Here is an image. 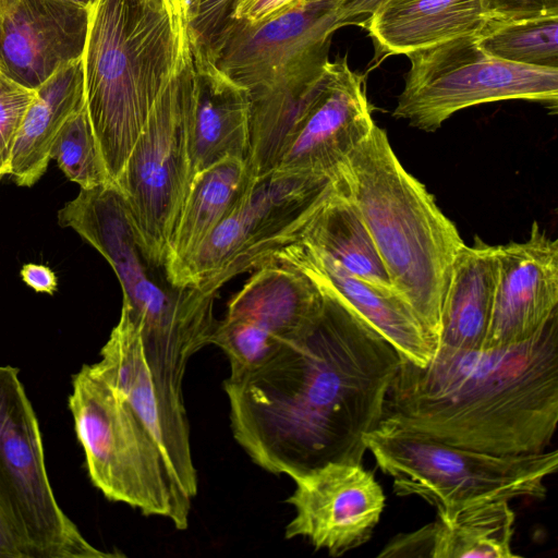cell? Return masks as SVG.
Masks as SVG:
<instances>
[{
    "mask_svg": "<svg viewBox=\"0 0 558 558\" xmlns=\"http://www.w3.org/2000/svg\"><path fill=\"white\" fill-rule=\"evenodd\" d=\"M190 47L185 129L195 177L229 157L247 161L251 101L247 89L218 68L205 48Z\"/></svg>",
    "mask_w": 558,
    "mask_h": 558,
    "instance_id": "obj_20",
    "label": "cell"
},
{
    "mask_svg": "<svg viewBox=\"0 0 558 558\" xmlns=\"http://www.w3.org/2000/svg\"><path fill=\"white\" fill-rule=\"evenodd\" d=\"M475 37L478 46L494 58L558 70V15L489 19Z\"/></svg>",
    "mask_w": 558,
    "mask_h": 558,
    "instance_id": "obj_27",
    "label": "cell"
},
{
    "mask_svg": "<svg viewBox=\"0 0 558 558\" xmlns=\"http://www.w3.org/2000/svg\"><path fill=\"white\" fill-rule=\"evenodd\" d=\"M515 513L508 500H494L436 519L392 537L377 557L514 558Z\"/></svg>",
    "mask_w": 558,
    "mask_h": 558,
    "instance_id": "obj_21",
    "label": "cell"
},
{
    "mask_svg": "<svg viewBox=\"0 0 558 558\" xmlns=\"http://www.w3.org/2000/svg\"><path fill=\"white\" fill-rule=\"evenodd\" d=\"M488 19L558 15V0H482Z\"/></svg>",
    "mask_w": 558,
    "mask_h": 558,
    "instance_id": "obj_31",
    "label": "cell"
},
{
    "mask_svg": "<svg viewBox=\"0 0 558 558\" xmlns=\"http://www.w3.org/2000/svg\"><path fill=\"white\" fill-rule=\"evenodd\" d=\"M84 106L82 59L63 66L35 89L12 153L10 174L17 185L31 187L44 175L56 134Z\"/></svg>",
    "mask_w": 558,
    "mask_h": 558,
    "instance_id": "obj_24",
    "label": "cell"
},
{
    "mask_svg": "<svg viewBox=\"0 0 558 558\" xmlns=\"http://www.w3.org/2000/svg\"><path fill=\"white\" fill-rule=\"evenodd\" d=\"M405 75L392 116L434 132L459 110L485 102L525 99L558 105V70L510 63L486 53L475 35L407 54Z\"/></svg>",
    "mask_w": 558,
    "mask_h": 558,
    "instance_id": "obj_10",
    "label": "cell"
},
{
    "mask_svg": "<svg viewBox=\"0 0 558 558\" xmlns=\"http://www.w3.org/2000/svg\"><path fill=\"white\" fill-rule=\"evenodd\" d=\"M488 20L482 0H388L363 24L380 52L407 56L476 35Z\"/></svg>",
    "mask_w": 558,
    "mask_h": 558,
    "instance_id": "obj_22",
    "label": "cell"
},
{
    "mask_svg": "<svg viewBox=\"0 0 558 558\" xmlns=\"http://www.w3.org/2000/svg\"><path fill=\"white\" fill-rule=\"evenodd\" d=\"M323 306L324 293L307 275L288 263L270 259L253 270L229 300L211 344L227 355L229 376L239 375L306 329Z\"/></svg>",
    "mask_w": 558,
    "mask_h": 558,
    "instance_id": "obj_14",
    "label": "cell"
},
{
    "mask_svg": "<svg viewBox=\"0 0 558 558\" xmlns=\"http://www.w3.org/2000/svg\"><path fill=\"white\" fill-rule=\"evenodd\" d=\"M270 259L302 270L322 291L389 342L401 359L425 366L435 356L437 342L396 291L351 275L331 257L301 240L277 251Z\"/></svg>",
    "mask_w": 558,
    "mask_h": 558,
    "instance_id": "obj_19",
    "label": "cell"
},
{
    "mask_svg": "<svg viewBox=\"0 0 558 558\" xmlns=\"http://www.w3.org/2000/svg\"><path fill=\"white\" fill-rule=\"evenodd\" d=\"M85 107L112 183L190 49L166 0H88Z\"/></svg>",
    "mask_w": 558,
    "mask_h": 558,
    "instance_id": "obj_3",
    "label": "cell"
},
{
    "mask_svg": "<svg viewBox=\"0 0 558 558\" xmlns=\"http://www.w3.org/2000/svg\"><path fill=\"white\" fill-rule=\"evenodd\" d=\"M496 278V246L477 236L472 245L464 244L456 257L444 299L437 350L483 348Z\"/></svg>",
    "mask_w": 558,
    "mask_h": 558,
    "instance_id": "obj_23",
    "label": "cell"
},
{
    "mask_svg": "<svg viewBox=\"0 0 558 558\" xmlns=\"http://www.w3.org/2000/svg\"><path fill=\"white\" fill-rule=\"evenodd\" d=\"M558 422V315L499 349L401 359L378 427L493 454L545 451Z\"/></svg>",
    "mask_w": 558,
    "mask_h": 558,
    "instance_id": "obj_2",
    "label": "cell"
},
{
    "mask_svg": "<svg viewBox=\"0 0 558 558\" xmlns=\"http://www.w3.org/2000/svg\"><path fill=\"white\" fill-rule=\"evenodd\" d=\"M177 19L187 28L201 0H166Z\"/></svg>",
    "mask_w": 558,
    "mask_h": 558,
    "instance_id": "obj_36",
    "label": "cell"
},
{
    "mask_svg": "<svg viewBox=\"0 0 558 558\" xmlns=\"http://www.w3.org/2000/svg\"><path fill=\"white\" fill-rule=\"evenodd\" d=\"M87 27L81 0H0V72L36 89L82 59Z\"/></svg>",
    "mask_w": 558,
    "mask_h": 558,
    "instance_id": "obj_18",
    "label": "cell"
},
{
    "mask_svg": "<svg viewBox=\"0 0 558 558\" xmlns=\"http://www.w3.org/2000/svg\"><path fill=\"white\" fill-rule=\"evenodd\" d=\"M235 0H201L187 26L190 43L208 48L227 21Z\"/></svg>",
    "mask_w": 558,
    "mask_h": 558,
    "instance_id": "obj_30",
    "label": "cell"
},
{
    "mask_svg": "<svg viewBox=\"0 0 558 558\" xmlns=\"http://www.w3.org/2000/svg\"><path fill=\"white\" fill-rule=\"evenodd\" d=\"M49 156L65 177L83 190L112 183L85 106L64 121L53 138Z\"/></svg>",
    "mask_w": 558,
    "mask_h": 558,
    "instance_id": "obj_28",
    "label": "cell"
},
{
    "mask_svg": "<svg viewBox=\"0 0 558 558\" xmlns=\"http://www.w3.org/2000/svg\"><path fill=\"white\" fill-rule=\"evenodd\" d=\"M375 124L363 77L350 69L345 57L328 61L274 171L337 178Z\"/></svg>",
    "mask_w": 558,
    "mask_h": 558,
    "instance_id": "obj_15",
    "label": "cell"
},
{
    "mask_svg": "<svg viewBox=\"0 0 558 558\" xmlns=\"http://www.w3.org/2000/svg\"><path fill=\"white\" fill-rule=\"evenodd\" d=\"M58 222L74 230L114 270L122 307L138 325L146 357L184 376L191 356L211 344L217 293L174 286L166 268L148 258L113 183L81 189L58 211Z\"/></svg>",
    "mask_w": 558,
    "mask_h": 558,
    "instance_id": "obj_6",
    "label": "cell"
},
{
    "mask_svg": "<svg viewBox=\"0 0 558 558\" xmlns=\"http://www.w3.org/2000/svg\"><path fill=\"white\" fill-rule=\"evenodd\" d=\"M323 293L315 322L223 383L234 439L263 470L293 481L327 463L363 462L401 363L389 342Z\"/></svg>",
    "mask_w": 558,
    "mask_h": 558,
    "instance_id": "obj_1",
    "label": "cell"
},
{
    "mask_svg": "<svg viewBox=\"0 0 558 558\" xmlns=\"http://www.w3.org/2000/svg\"><path fill=\"white\" fill-rule=\"evenodd\" d=\"M0 558H31L23 537L1 502Z\"/></svg>",
    "mask_w": 558,
    "mask_h": 558,
    "instance_id": "obj_33",
    "label": "cell"
},
{
    "mask_svg": "<svg viewBox=\"0 0 558 558\" xmlns=\"http://www.w3.org/2000/svg\"><path fill=\"white\" fill-rule=\"evenodd\" d=\"M90 368L143 423L180 489L193 499L198 483L182 395L183 377L146 357L138 325L124 307L100 350V360Z\"/></svg>",
    "mask_w": 558,
    "mask_h": 558,
    "instance_id": "obj_13",
    "label": "cell"
},
{
    "mask_svg": "<svg viewBox=\"0 0 558 558\" xmlns=\"http://www.w3.org/2000/svg\"><path fill=\"white\" fill-rule=\"evenodd\" d=\"M286 500L295 509L284 537H303L316 549L339 557L373 536L386 496L362 463L331 462L294 480Z\"/></svg>",
    "mask_w": 558,
    "mask_h": 558,
    "instance_id": "obj_16",
    "label": "cell"
},
{
    "mask_svg": "<svg viewBox=\"0 0 558 558\" xmlns=\"http://www.w3.org/2000/svg\"><path fill=\"white\" fill-rule=\"evenodd\" d=\"M191 72L190 47L181 68L154 105L113 183L124 201L141 247L160 267L166 266L169 242L194 179L185 129Z\"/></svg>",
    "mask_w": 558,
    "mask_h": 558,
    "instance_id": "obj_12",
    "label": "cell"
},
{
    "mask_svg": "<svg viewBox=\"0 0 558 558\" xmlns=\"http://www.w3.org/2000/svg\"><path fill=\"white\" fill-rule=\"evenodd\" d=\"M365 445L396 495L417 496L442 518L494 500L543 499L545 480L558 469L556 449L493 454L385 427L367 434Z\"/></svg>",
    "mask_w": 558,
    "mask_h": 558,
    "instance_id": "obj_7",
    "label": "cell"
},
{
    "mask_svg": "<svg viewBox=\"0 0 558 558\" xmlns=\"http://www.w3.org/2000/svg\"><path fill=\"white\" fill-rule=\"evenodd\" d=\"M246 161L229 157L197 173L170 239L166 272L191 256L255 181Z\"/></svg>",
    "mask_w": 558,
    "mask_h": 558,
    "instance_id": "obj_25",
    "label": "cell"
},
{
    "mask_svg": "<svg viewBox=\"0 0 558 558\" xmlns=\"http://www.w3.org/2000/svg\"><path fill=\"white\" fill-rule=\"evenodd\" d=\"M338 181L280 171L256 178L199 247L167 272L170 281L217 293L233 277L263 266L302 238Z\"/></svg>",
    "mask_w": 558,
    "mask_h": 558,
    "instance_id": "obj_9",
    "label": "cell"
},
{
    "mask_svg": "<svg viewBox=\"0 0 558 558\" xmlns=\"http://www.w3.org/2000/svg\"><path fill=\"white\" fill-rule=\"evenodd\" d=\"M316 0H235L229 19L259 23Z\"/></svg>",
    "mask_w": 558,
    "mask_h": 558,
    "instance_id": "obj_32",
    "label": "cell"
},
{
    "mask_svg": "<svg viewBox=\"0 0 558 558\" xmlns=\"http://www.w3.org/2000/svg\"><path fill=\"white\" fill-rule=\"evenodd\" d=\"M69 409L93 485L110 501L166 518L185 530L191 499L149 432L90 365L72 376Z\"/></svg>",
    "mask_w": 558,
    "mask_h": 558,
    "instance_id": "obj_8",
    "label": "cell"
},
{
    "mask_svg": "<svg viewBox=\"0 0 558 558\" xmlns=\"http://www.w3.org/2000/svg\"><path fill=\"white\" fill-rule=\"evenodd\" d=\"M340 27L335 0H316L259 23L229 19L205 48L218 68L248 92V162L256 171L277 166Z\"/></svg>",
    "mask_w": 558,
    "mask_h": 558,
    "instance_id": "obj_5",
    "label": "cell"
},
{
    "mask_svg": "<svg viewBox=\"0 0 558 558\" xmlns=\"http://www.w3.org/2000/svg\"><path fill=\"white\" fill-rule=\"evenodd\" d=\"M21 278L38 293L52 295L58 288V279L52 269L46 265L28 263L20 271Z\"/></svg>",
    "mask_w": 558,
    "mask_h": 558,
    "instance_id": "obj_35",
    "label": "cell"
},
{
    "mask_svg": "<svg viewBox=\"0 0 558 558\" xmlns=\"http://www.w3.org/2000/svg\"><path fill=\"white\" fill-rule=\"evenodd\" d=\"M300 240L331 257L351 275L395 291L362 216L344 192L341 174L336 190L313 216Z\"/></svg>",
    "mask_w": 558,
    "mask_h": 558,
    "instance_id": "obj_26",
    "label": "cell"
},
{
    "mask_svg": "<svg viewBox=\"0 0 558 558\" xmlns=\"http://www.w3.org/2000/svg\"><path fill=\"white\" fill-rule=\"evenodd\" d=\"M340 174L362 216L395 291L437 342L456 257L465 244L433 195L396 156L376 124Z\"/></svg>",
    "mask_w": 558,
    "mask_h": 558,
    "instance_id": "obj_4",
    "label": "cell"
},
{
    "mask_svg": "<svg viewBox=\"0 0 558 558\" xmlns=\"http://www.w3.org/2000/svg\"><path fill=\"white\" fill-rule=\"evenodd\" d=\"M496 248V287L482 349L523 343L558 315V241L534 221L525 241Z\"/></svg>",
    "mask_w": 558,
    "mask_h": 558,
    "instance_id": "obj_17",
    "label": "cell"
},
{
    "mask_svg": "<svg viewBox=\"0 0 558 558\" xmlns=\"http://www.w3.org/2000/svg\"><path fill=\"white\" fill-rule=\"evenodd\" d=\"M19 368L0 365V502L31 558H111L93 546L59 506L43 437Z\"/></svg>",
    "mask_w": 558,
    "mask_h": 558,
    "instance_id": "obj_11",
    "label": "cell"
},
{
    "mask_svg": "<svg viewBox=\"0 0 558 558\" xmlns=\"http://www.w3.org/2000/svg\"><path fill=\"white\" fill-rule=\"evenodd\" d=\"M388 0H335L338 19L342 26L362 24Z\"/></svg>",
    "mask_w": 558,
    "mask_h": 558,
    "instance_id": "obj_34",
    "label": "cell"
},
{
    "mask_svg": "<svg viewBox=\"0 0 558 558\" xmlns=\"http://www.w3.org/2000/svg\"><path fill=\"white\" fill-rule=\"evenodd\" d=\"M34 97L35 89L24 87L0 72V181L10 174L13 148Z\"/></svg>",
    "mask_w": 558,
    "mask_h": 558,
    "instance_id": "obj_29",
    "label": "cell"
}]
</instances>
